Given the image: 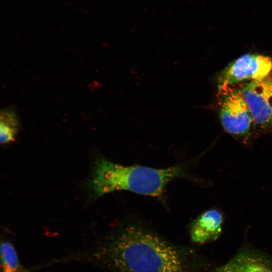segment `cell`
Segmentation results:
<instances>
[{
	"mask_svg": "<svg viewBox=\"0 0 272 272\" xmlns=\"http://www.w3.org/2000/svg\"><path fill=\"white\" fill-rule=\"evenodd\" d=\"M95 256L113 272H192L189 251L136 224L105 240Z\"/></svg>",
	"mask_w": 272,
	"mask_h": 272,
	"instance_id": "obj_1",
	"label": "cell"
},
{
	"mask_svg": "<svg viewBox=\"0 0 272 272\" xmlns=\"http://www.w3.org/2000/svg\"><path fill=\"white\" fill-rule=\"evenodd\" d=\"M185 171L182 165L157 169L141 165L123 166L99 158L94 163L88 184L96 198L118 190L159 198L163 196L170 182L186 176Z\"/></svg>",
	"mask_w": 272,
	"mask_h": 272,
	"instance_id": "obj_2",
	"label": "cell"
},
{
	"mask_svg": "<svg viewBox=\"0 0 272 272\" xmlns=\"http://www.w3.org/2000/svg\"><path fill=\"white\" fill-rule=\"evenodd\" d=\"M219 115L224 130L245 147L253 144L255 129L250 110L240 89L219 85Z\"/></svg>",
	"mask_w": 272,
	"mask_h": 272,
	"instance_id": "obj_3",
	"label": "cell"
},
{
	"mask_svg": "<svg viewBox=\"0 0 272 272\" xmlns=\"http://www.w3.org/2000/svg\"><path fill=\"white\" fill-rule=\"evenodd\" d=\"M240 89L255 129L261 133L272 132V77L249 82Z\"/></svg>",
	"mask_w": 272,
	"mask_h": 272,
	"instance_id": "obj_4",
	"label": "cell"
},
{
	"mask_svg": "<svg viewBox=\"0 0 272 272\" xmlns=\"http://www.w3.org/2000/svg\"><path fill=\"white\" fill-rule=\"evenodd\" d=\"M272 70V60L267 56L257 54H244L230 63L219 78V85L233 86L240 82L263 79Z\"/></svg>",
	"mask_w": 272,
	"mask_h": 272,
	"instance_id": "obj_5",
	"label": "cell"
},
{
	"mask_svg": "<svg viewBox=\"0 0 272 272\" xmlns=\"http://www.w3.org/2000/svg\"><path fill=\"white\" fill-rule=\"evenodd\" d=\"M223 222V214L219 210L213 208L205 211L191 224V239L197 244H204L217 239L221 234Z\"/></svg>",
	"mask_w": 272,
	"mask_h": 272,
	"instance_id": "obj_6",
	"label": "cell"
},
{
	"mask_svg": "<svg viewBox=\"0 0 272 272\" xmlns=\"http://www.w3.org/2000/svg\"><path fill=\"white\" fill-rule=\"evenodd\" d=\"M216 272H272V262L250 252H241Z\"/></svg>",
	"mask_w": 272,
	"mask_h": 272,
	"instance_id": "obj_7",
	"label": "cell"
},
{
	"mask_svg": "<svg viewBox=\"0 0 272 272\" xmlns=\"http://www.w3.org/2000/svg\"><path fill=\"white\" fill-rule=\"evenodd\" d=\"M19 131V121L15 111L6 109L0 115V139L1 144L11 143L16 140Z\"/></svg>",
	"mask_w": 272,
	"mask_h": 272,
	"instance_id": "obj_8",
	"label": "cell"
},
{
	"mask_svg": "<svg viewBox=\"0 0 272 272\" xmlns=\"http://www.w3.org/2000/svg\"><path fill=\"white\" fill-rule=\"evenodd\" d=\"M1 272H27L21 264L14 245L6 240L1 244Z\"/></svg>",
	"mask_w": 272,
	"mask_h": 272,
	"instance_id": "obj_9",
	"label": "cell"
}]
</instances>
